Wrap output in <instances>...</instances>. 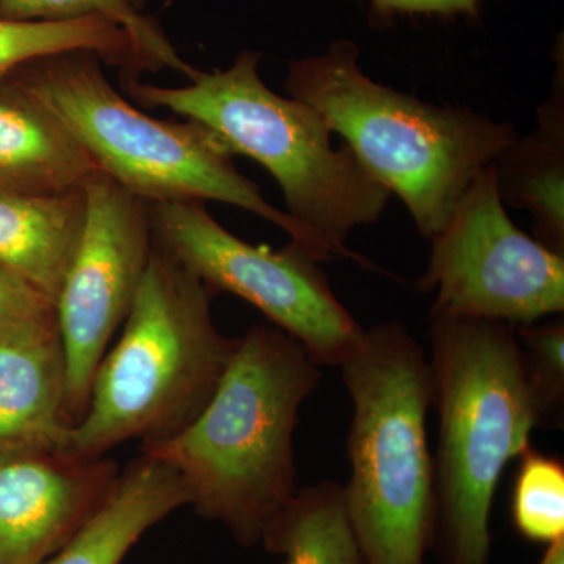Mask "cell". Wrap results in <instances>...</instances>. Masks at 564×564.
I'll return each mask as SVG.
<instances>
[{"mask_svg":"<svg viewBox=\"0 0 564 564\" xmlns=\"http://www.w3.org/2000/svg\"><path fill=\"white\" fill-rule=\"evenodd\" d=\"M321 381L299 340L272 323L252 326L195 421L141 454L169 464L188 507L252 547L299 492L293 433Z\"/></svg>","mask_w":564,"mask_h":564,"instance_id":"6da1fadb","label":"cell"},{"mask_svg":"<svg viewBox=\"0 0 564 564\" xmlns=\"http://www.w3.org/2000/svg\"><path fill=\"white\" fill-rule=\"evenodd\" d=\"M430 370L440 417L434 540L443 564H488L489 519L505 466L545 413L516 326L432 310Z\"/></svg>","mask_w":564,"mask_h":564,"instance_id":"7a4b0ae2","label":"cell"},{"mask_svg":"<svg viewBox=\"0 0 564 564\" xmlns=\"http://www.w3.org/2000/svg\"><path fill=\"white\" fill-rule=\"evenodd\" d=\"M359 55L358 44L337 40L322 54L289 62L285 91L322 115L432 240L518 133L510 122L469 107L423 102L378 84L364 73Z\"/></svg>","mask_w":564,"mask_h":564,"instance_id":"3957f363","label":"cell"},{"mask_svg":"<svg viewBox=\"0 0 564 564\" xmlns=\"http://www.w3.org/2000/svg\"><path fill=\"white\" fill-rule=\"evenodd\" d=\"M262 54L242 51L226 69L192 66L187 85L137 80L126 90L141 106L165 109L217 133L234 155L261 163L280 185L285 214L332 256H350V234L384 214L391 192L355 152L333 147L332 129L310 104L285 98L259 74Z\"/></svg>","mask_w":564,"mask_h":564,"instance_id":"277c9868","label":"cell"},{"mask_svg":"<svg viewBox=\"0 0 564 564\" xmlns=\"http://www.w3.org/2000/svg\"><path fill=\"white\" fill-rule=\"evenodd\" d=\"M215 293L154 243L120 339L99 362L63 454L102 458L129 441L169 440L195 421L237 344L215 325Z\"/></svg>","mask_w":564,"mask_h":564,"instance_id":"5b68a950","label":"cell"},{"mask_svg":"<svg viewBox=\"0 0 564 564\" xmlns=\"http://www.w3.org/2000/svg\"><path fill=\"white\" fill-rule=\"evenodd\" d=\"M339 367L352 404L343 491L364 562L426 564L436 522L429 356L402 323L386 322L362 329Z\"/></svg>","mask_w":564,"mask_h":564,"instance_id":"8992f818","label":"cell"},{"mask_svg":"<svg viewBox=\"0 0 564 564\" xmlns=\"http://www.w3.org/2000/svg\"><path fill=\"white\" fill-rule=\"evenodd\" d=\"M90 51L61 52L13 70L68 126L98 169L150 204L218 202L273 223L318 261L332 254L272 206L234 163L217 133L198 122L152 118L115 90Z\"/></svg>","mask_w":564,"mask_h":564,"instance_id":"52a82bcc","label":"cell"},{"mask_svg":"<svg viewBox=\"0 0 564 564\" xmlns=\"http://www.w3.org/2000/svg\"><path fill=\"white\" fill-rule=\"evenodd\" d=\"M154 243L215 292H229L306 348L318 366L343 362L361 325L333 292L321 261L296 243L273 250L229 232L202 202L150 204Z\"/></svg>","mask_w":564,"mask_h":564,"instance_id":"ba28073f","label":"cell"},{"mask_svg":"<svg viewBox=\"0 0 564 564\" xmlns=\"http://www.w3.org/2000/svg\"><path fill=\"white\" fill-rule=\"evenodd\" d=\"M419 289L436 293L432 310L533 325L564 311V254L514 225L494 163L475 177L433 237Z\"/></svg>","mask_w":564,"mask_h":564,"instance_id":"9c48e42d","label":"cell"},{"mask_svg":"<svg viewBox=\"0 0 564 564\" xmlns=\"http://www.w3.org/2000/svg\"><path fill=\"white\" fill-rule=\"evenodd\" d=\"M84 192V229L55 299L69 426L87 410L93 377L131 311L154 251L150 203L102 172Z\"/></svg>","mask_w":564,"mask_h":564,"instance_id":"30bf717a","label":"cell"},{"mask_svg":"<svg viewBox=\"0 0 564 564\" xmlns=\"http://www.w3.org/2000/svg\"><path fill=\"white\" fill-rule=\"evenodd\" d=\"M113 459L58 451L0 454V564H43L120 477Z\"/></svg>","mask_w":564,"mask_h":564,"instance_id":"8fae6325","label":"cell"},{"mask_svg":"<svg viewBox=\"0 0 564 564\" xmlns=\"http://www.w3.org/2000/svg\"><path fill=\"white\" fill-rule=\"evenodd\" d=\"M101 172L62 118L14 73L0 77V191H84Z\"/></svg>","mask_w":564,"mask_h":564,"instance_id":"7c38bea8","label":"cell"},{"mask_svg":"<svg viewBox=\"0 0 564 564\" xmlns=\"http://www.w3.org/2000/svg\"><path fill=\"white\" fill-rule=\"evenodd\" d=\"M66 361L57 323L0 340V454L62 452Z\"/></svg>","mask_w":564,"mask_h":564,"instance_id":"4fadbf2b","label":"cell"},{"mask_svg":"<svg viewBox=\"0 0 564 564\" xmlns=\"http://www.w3.org/2000/svg\"><path fill=\"white\" fill-rule=\"evenodd\" d=\"M188 507L169 464L141 454L120 473L90 518L43 564H121L144 533Z\"/></svg>","mask_w":564,"mask_h":564,"instance_id":"5bb4252c","label":"cell"},{"mask_svg":"<svg viewBox=\"0 0 564 564\" xmlns=\"http://www.w3.org/2000/svg\"><path fill=\"white\" fill-rule=\"evenodd\" d=\"M85 221V192L32 195L0 191V263L54 302Z\"/></svg>","mask_w":564,"mask_h":564,"instance_id":"9a60e30c","label":"cell"},{"mask_svg":"<svg viewBox=\"0 0 564 564\" xmlns=\"http://www.w3.org/2000/svg\"><path fill=\"white\" fill-rule=\"evenodd\" d=\"M563 82L538 111L536 131L514 141L497 162L503 203L529 212L538 240L564 254Z\"/></svg>","mask_w":564,"mask_h":564,"instance_id":"2e32d148","label":"cell"},{"mask_svg":"<svg viewBox=\"0 0 564 564\" xmlns=\"http://www.w3.org/2000/svg\"><path fill=\"white\" fill-rule=\"evenodd\" d=\"M261 543L270 554L284 556V564H366L336 481L299 489Z\"/></svg>","mask_w":564,"mask_h":564,"instance_id":"e0dca14e","label":"cell"},{"mask_svg":"<svg viewBox=\"0 0 564 564\" xmlns=\"http://www.w3.org/2000/svg\"><path fill=\"white\" fill-rule=\"evenodd\" d=\"M90 51L120 66L126 85L140 79L131 40L120 25L101 17L69 21H11L0 18V77L52 54Z\"/></svg>","mask_w":564,"mask_h":564,"instance_id":"ac0fdd59","label":"cell"},{"mask_svg":"<svg viewBox=\"0 0 564 564\" xmlns=\"http://www.w3.org/2000/svg\"><path fill=\"white\" fill-rule=\"evenodd\" d=\"M101 17L120 25L131 40L140 73L173 69L187 76L192 65L162 31L159 22L140 13L129 0H0V18L11 21H69Z\"/></svg>","mask_w":564,"mask_h":564,"instance_id":"d6986e66","label":"cell"},{"mask_svg":"<svg viewBox=\"0 0 564 564\" xmlns=\"http://www.w3.org/2000/svg\"><path fill=\"white\" fill-rule=\"evenodd\" d=\"M519 458L511 500L516 530L532 543H555L564 538L563 462L532 447Z\"/></svg>","mask_w":564,"mask_h":564,"instance_id":"ffe728a7","label":"cell"},{"mask_svg":"<svg viewBox=\"0 0 564 564\" xmlns=\"http://www.w3.org/2000/svg\"><path fill=\"white\" fill-rule=\"evenodd\" d=\"M527 372L536 389L545 419L558 410L564 397V325L516 326Z\"/></svg>","mask_w":564,"mask_h":564,"instance_id":"44dd1931","label":"cell"},{"mask_svg":"<svg viewBox=\"0 0 564 564\" xmlns=\"http://www.w3.org/2000/svg\"><path fill=\"white\" fill-rule=\"evenodd\" d=\"M55 323V306L50 296L0 263V340Z\"/></svg>","mask_w":564,"mask_h":564,"instance_id":"7402d4cb","label":"cell"},{"mask_svg":"<svg viewBox=\"0 0 564 564\" xmlns=\"http://www.w3.org/2000/svg\"><path fill=\"white\" fill-rule=\"evenodd\" d=\"M370 9L380 18L395 14H429V17H473L481 0H369Z\"/></svg>","mask_w":564,"mask_h":564,"instance_id":"603a6c76","label":"cell"},{"mask_svg":"<svg viewBox=\"0 0 564 564\" xmlns=\"http://www.w3.org/2000/svg\"><path fill=\"white\" fill-rule=\"evenodd\" d=\"M536 564H564V538L549 544L544 555Z\"/></svg>","mask_w":564,"mask_h":564,"instance_id":"cb8c5ba5","label":"cell"},{"mask_svg":"<svg viewBox=\"0 0 564 564\" xmlns=\"http://www.w3.org/2000/svg\"><path fill=\"white\" fill-rule=\"evenodd\" d=\"M129 2H131L133 9L140 11V13H144L147 7L150 6L151 2H154V0H129Z\"/></svg>","mask_w":564,"mask_h":564,"instance_id":"d4e9b609","label":"cell"}]
</instances>
